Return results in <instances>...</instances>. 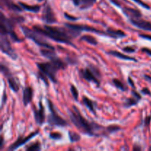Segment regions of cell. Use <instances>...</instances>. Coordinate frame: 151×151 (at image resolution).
I'll return each mask as SVG.
<instances>
[{
  "mask_svg": "<svg viewBox=\"0 0 151 151\" xmlns=\"http://www.w3.org/2000/svg\"><path fill=\"white\" fill-rule=\"evenodd\" d=\"M69 114L73 125L83 134L90 137H106L109 134L107 127H103L94 122H89L81 114L76 106H73L72 110H69Z\"/></svg>",
  "mask_w": 151,
  "mask_h": 151,
  "instance_id": "obj_1",
  "label": "cell"
},
{
  "mask_svg": "<svg viewBox=\"0 0 151 151\" xmlns=\"http://www.w3.org/2000/svg\"><path fill=\"white\" fill-rule=\"evenodd\" d=\"M34 29L39 32L40 33L44 35L45 37L51 38L53 41L62 44H69L75 48H77L72 40L73 38L78 36L81 32L74 29H69L68 27H52L49 25H44L43 27L40 26H33Z\"/></svg>",
  "mask_w": 151,
  "mask_h": 151,
  "instance_id": "obj_2",
  "label": "cell"
},
{
  "mask_svg": "<svg viewBox=\"0 0 151 151\" xmlns=\"http://www.w3.org/2000/svg\"><path fill=\"white\" fill-rule=\"evenodd\" d=\"M38 69L39 70V76L47 86L49 85L47 79H50L54 83H57L56 74L60 69H64L66 65L65 62L60 60L58 57L50 60V62L37 63Z\"/></svg>",
  "mask_w": 151,
  "mask_h": 151,
  "instance_id": "obj_3",
  "label": "cell"
},
{
  "mask_svg": "<svg viewBox=\"0 0 151 151\" xmlns=\"http://www.w3.org/2000/svg\"><path fill=\"white\" fill-rule=\"evenodd\" d=\"M24 19L22 16H13L7 19L4 13H1L0 16V32L9 35L13 42H22L23 40L18 37L14 31L15 24L24 22Z\"/></svg>",
  "mask_w": 151,
  "mask_h": 151,
  "instance_id": "obj_4",
  "label": "cell"
},
{
  "mask_svg": "<svg viewBox=\"0 0 151 151\" xmlns=\"http://www.w3.org/2000/svg\"><path fill=\"white\" fill-rule=\"evenodd\" d=\"M21 29L23 32L24 35L25 37L29 39L32 40V41L35 43L38 46L41 47L42 48H47V49H52V50H55L54 47L49 44L45 39H44V35L40 33L37 30L32 29H29V28L27 27H22Z\"/></svg>",
  "mask_w": 151,
  "mask_h": 151,
  "instance_id": "obj_5",
  "label": "cell"
},
{
  "mask_svg": "<svg viewBox=\"0 0 151 151\" xmlns=\"http://www.w3.org/2000/svg\"><path fill=\"white\" fill-rule=\"evenodd\" d=\"M80 75L88 82H93L97 86L100 85V72L96 66L89 65L86 68L80 71Z\"/></svg>",
  "mask_w": 151,
  "mask_h": 151,
  "instance_id": "obj_6",
  "label": "cell"
},
{
  "mask_svg": "<svg viewBox=\"0 0 151 151\" xmlns=\"http://www.w3.org/2000/svg\"><path fill=\"white\" fill-rule=\"evenodd\" d=\"M48 103V108L50 110V114H49L48 118H47V122L50 125L52 126H66L68 125L67 122L65 119H63L61 116H59L58 114L56 111L55 106L53 103H52L51 100H47Z\"/></svg>",
  "mask_w": 151,
  "mask_h": 151,
  "instance_id": "obj_7",
  "label": "cell"
},
{
  "mask_svg": "<svg viewBox=\"0 0 151 151\" xmlns=\"http://www.w3.org/2000/svg\"><path fill=\"white\" fill-rule=\"evenodd\" d=\"M0 46H1V51L3 53L8 55L13 60H16L18 58V55L14 51L13 48L10 44V40L7 38V35L0 32Z\"/></svg>",
  "mask_w": 151,
  "mask_h": 151,
  "instance_id": "obj_8",
  "label": "cell"
},
{
  "mask_svg": "<svg viewBox=\"0 0 151 151\" xmlns=\"http://www.w3.org/2000/svg\"><path fill=\"white\" fill-rule=\"evenodd\" d=\"M1 73L7 78V83H8V85L10 86V89L14 91V92H18L19 88H20L19 81H17V80L13 76V75L11 74L10 71L9 70L8 68L6 66H4L3 63H1Z\"/></svg>",
  "mask_w": 151,
  "mask_h": 151,
  "instance_id": "obj_9",
  "label": "cell"
},
{
  "mask_svg": "<svg viewBox=\"0 0 151 151\" xmlns=\"http://www.w3.org/2000/svg\"><path fill=\"white\" fill-rule=\"evenodd\" d=\"M65 27L69 28V29H74V30L78 31V32H81L82 31H86V32H94L96 34L102 35H108L107 32H104V31L101 30V29H96V28L93 27L88 26V25H84V24H69L66 23L65 24Z\"/></svg>",
  "mask_w": 151,
  "mask_h": 151,
  "instance_id": "obj_10",
  "label": "cell"
},
{
  "mask_svg": "<svg viewBox=\"0 0 151 151\" xmlns=\"http://www.w3.org/2000/svg\"><path fill=\"white\" fill-rule=\"evenodd\" d=\"M41 20L44 22L47 23V24H51L57 22V19L53 10L52 9L51 6L49 3H46L44 4V9H43L42 16H41Z\"/></svg>",
  "mask_w": 151,
  "mask_h": 151,
  "instance_id": "obj_11",
  "label": "cell"
},
{
  "mask_svg": "<svg viewBox=\"0 0 151 151\" xmlns=\"http://www.w3.org/2000/svg\"><path fill=\"white\" fill-rule=\"evenodd\" d=\"M39 133V131H34V132L31 133L29 135L27 136V137H19V138L17 139L16 142L14 143L11 145L9 147L8 150H17L19 147H22V145H24L26 143H27L31 139H32L33 137H35V136H37Z\"/></svg>",
  "mask_w": 151,
  "mask_h": 151,
  "instance_id": "obj_12",
  "label": "cell"
},
{
  "mask_svg": "<svg viewBox=\"0 0 151 151\" xmlns=\"http://www.w3.org/2000/svg\"><path fill=\"white\" fill-rule=\"evenodd\" d=\"M33 114L35 121L38 125H42L45 121V109L41 101L39 102V109L33 108Z\"/></svg>",
  "mask_w": 151,
  "mask_h": 151,
  "instance_id": "obj_13",
  "label": "cell"
},
{
  "mask_svg": "<svg viewBox=\"0 0 151 151\" xmlns=\"http://www.w3.org/2000/svg\"><path fill=\"white\" fill-rule=\"evenodd\" d=\"M130 22L134 26L143 29V30L150 31L151 32V22L142 19V18L139 19H130Z\"/></svg>",
  "mask_w": 151,
  "mask_h": 151,
  "instance_id": "obj_14",
  "label": "cell"
},
{
  "mask_svg": "<svg viewBox=\"0 0 151 151\" xmlns=\"http://www.w3.org/2000/svg\"><path fill=\"white\" fill-rule=\"evenodd\" d=\"M33 96V90L32 87L27 86L23 90V104L24 106H27L28 104L31 103Z\"/></svg>",
  "mask_w": 151,
  "mask_h": 151,
  "instance_id": "obj_15",
  "label": "cell"
},
{
  "mask_svg": "<svg viewBox=\"0 0 151 151\" xmlns=\"http://www.w3.org/2000/svg\"><path fill=\"white\" fill-rule=\"evenodd\" d=\"M123 13L130 19H139L142 18V13L137 9L131 8V7H124Z\"/></svg>",
  "mask_w": 151,
  "mask_h": 151,
  "instance_id": "obj_16",
  "label": "cell"
},
{
  "mask_svg": "<svg viewBox=\"0 0 151 151\" xmlns=\"http://www.w3.org/2000/svg\"><path fill=\"white\" fill-rule=\"evenodd\" d=\"M1 5H4L8 10L14 12H22V7L19 6L16 3L13 2L12 0H1Z\"/></svg>",
  "mask_w": 151,
  "mask_h": 151,
  "instance_id": "obj_17",
  "label": "cell"
},
{
  "mask_svg": "<svg viewBox=\"0 0 151 151\" xmlns=\"http://www.w3.org/2000/svg\"><path fill=\"white\" fill-rule=\"evenodd\" d=\"M108 33V36H110L114 38H119L126 37V34L125 32L120 30V29H115L113 28H108L106 30Z\"/></svg>",
  "mask_w": 151,
  "mask_h": 151,
  "instance_id": "obj_18",
  "label": "cell"
},
{
  "mask_svg": "<svg viewBox=\"0 0 151 151\" xmlns=\"http://www.w3.org/2000/svg\"><path fill=\"white\" fill-rule=\"evenodd\" d=\"M108 54L114 56V57L118 58L119 59H122V60H132V61L137 62V60L136 58L133 57H130V56L126 55L125 54H122V52H119L116 51V50H113V51H109L108 52Z\"/></svg>",
  "mask_w": 151,
  "mask_h": 151,
  "instance_id": "obj_19",
  "label": "cell"
},
{
  "mask_svg": "<svg viewBox=\"0 0 151 151\" xmlns=\"http://www.w3.org/2000/svg\"><path fill=\"white\" fill-rule=\"evenodd\" d=\"M41 52V54L44 57L47 58L49 60H52V59L58 57V55H56L55 50H52V49H47V48H42L40 50Z\"/></svg>",
  "mask_w": 151,
  "mask_h": 151,
  "instance_id": "obj_20",
  "label": "cell"
},
{
  "mask_svg": "<svg viewBox=\"0 0 151 151\" xmlns=\"http://www.w3.org/2000/svg\"><path fill=\"white\" fill-rule=\"evenodd\" d=\"M19 5L22 7L24 10H26V11L31 12V13H37L40 11L41 10V6L40 5H28V4H25L23 2H19Z\"/></svg>",
  "mask_w": 151,
  "mask_h": 151,
  "instance_id": "obj_21",
  "label": "cell"
},
{
  "mask_svg": "<svg viewBox=\"0 0 151 151\" xmlns=\"http://www.w3.org/2000/svg\"><path fill=\"white\" fill-rule=\"evenodd\" d=\"M83 104L85 105L86 107L91 113L94 114H96L95 109H94V103H93L92 100H90L88 97L84 96V97H83Z\"/></svg>",
  "mask_w": 151,
  "mask_h": 151,
  "instance_id": "obj_22",
  "label": "cell"
},
{
  "mask_svg": "<svg viewBox=\"0 0 151 151\" xmlns=\"http://www.w3.org/2000/svg\"><path fill=\"white\" fill-rule=\"evenodd\" d=\"M81 41H86V42L88 43V44H91V45H97L98 44V41H97V38L95 37L92 36L91 35H84L81 38Z\"/></svg>",
  "mask_w": 151,
  "mask_h": 151,
  "instance_id": "obj_23",
  "label": "cell"
},
{
  "mask_svg": "<svg viewBox=\"0 0 151 151\" xmlns=\"http://www.w3.org/2000/svg\"><path fill=\"white\" fill-rule=\"evenodd\" d=\"M139 100L138 99L136 98L135 97L133 96V97L127 98L126 100H125V103H124L123 104V106L125 108H126V109H128V108H131L132 107V106H136V105L139 103Z\"/></svg>",
  "mask_w": 151,
  "mask_h": 151,
  "instance_id": "obj_24",
  "label": "cell"
},
{
  "mask_svg": "<svg viewBox=\"0 0 151 151\" xmlns=\"http://www.w3.org/2000/svg\"><path fill=\"white\" fill-rule=\"evenodd\" d=\"M113 83L118 89L121 90L122 91H125L128 90V88H127L126 86L121 81H119V79H116V78H114L113 79Z\"/></svg>",
  "mask_w": 151,
  "mask_h": 151,
  "instance_id": "obj_25",
  "label": "cell"
},
{
  "mask_svg": "<svg viewBox=\"0 0 151 151\" xmlns=\"http://www.w3.org/2000/svg\"><path fill=\"white\" fill-rule=\"evenodd\" d=\"M97 0H81V10H85V9L89 8L91 6H93V4L96 2Z\"/></svg>",
  "mask_w": 151,
  "mask_h": 151,
  "instance_id": "obj_26",
  "label": "cell"
},
{
  "mask_svg": "<svg viewBox=\"0 0 151 151\" xmlns=\"http://www.w3.org/2000/svg\"><path fill=\"white\" fill-rule=\"evenodd\" d=\"M40 150H41V145L38 142H35L26 147V150L27 151H38Z\"/></svg>",
  "mask_w": 151,
  "mask_h": 151,
  "instance_id": "obj_27",
  "label": "cell"
},
{
  "mask_svg": "<svg viewBox=\"0 0 151 151\" xmlns=\"http://www.w3.org/2000/svg\"><path fill=\"white\" fill-rule=\"evenodd\" d=\"M69 137L70 139L71 142H78L81 139V136L78 134H76L72 131H69Z\"/></svg>",
  "mask_w": 151,
  "mask_h": 151,
  "instance_id": "obj_28",
  "label": "cell"
},
{
  "mask_svg": "<svg viewBox=\"0 0 151 151\" xmlns=\"http://www.w3.org/2000/svg\"><path fill=\"white\" fill-rule=\"evenodd\" d=\"M70 91H71V93H72V96H73L74 99H75L76 101H78V97H79V93H78V90L77 89L76 87H75L74 85H71Z\"/></svg>",
  "mask_w": 151,
  "mask_h": 151,
  "instance_id": "obj_29",
  "label": "cell"
},
{
  "mask_svg": "<svg viewBox=\"0 0 151 151\" xmlns=\"http://www.w3.org/2000/svg\"><path fill=\"white\" fill-rule=\"evenodd\" d=\"M50 138L55 140H60L62 139V134L60 133L53 132L50 134Z\"/></svg>",
  "mask_w": 151,
  "mask_h": 151,
  "instance_id": "obj_30",
  "label": "cell"
},
{
  "mask_svg": "<svg viewBox=\"0 0 151 151\" xmlns=\"http://www.w3.org/2000/svg\"><path fill=\"white\" fill-rule=\"evenodd\" d=\"M107 129L109 134H113V133L120 130V127L117 126V125H110V126L107 127Z\"/></svg>",
  "mask_w": 151,
  "mask_h": 151,
  "instance_id": "obj_31",
  "label": "cell"
},
{
  "mask_svg": "<svg viewBox=\"0 0 151 151\" xmlns=\"http://www.w3.org/2000/svg\"><path fill=\"white\" fill-rule=\"evenodd\" d=\"M133 1H135V2L137 3V4H139L140 6H142V7H144V8L147 9V10H150V6H149L147 4H146L145 2H144V1H142V0H133Z\"/></svg>",
  "mask_w": 151,
  "mask_h": 151,
  "instance_id": "obj_32",
  "label": "cell"
},
{
  "mask_svg": "<svg viewBox=\"0 0 151 151\" xmlns=\"http://www.w3.org/2000/svg\"><path fill=\"white\" fill-rule=\"evenodd\" d=\"M64 16L68 21H70V22H73V21H77L78 20V18L75 17V16H72V15L68 14L67 13H64Z\"/></svg>",
  "mask_w": 151,
  "mask_h": 151,
  "instance_id": "obj_33",
  "label": "cell"
},
{
  "mask_svg": "<svg viewBox=\"0 0 151 151\" xmlns=\"http://www.w3.org/2000/svg\"><path fill=\"white\" fill-rule=\"evenodd\" d=\"M122 51L128 53H134L135 52L136 50L135 48H134V47H124V48H122Z\"/></svg>",
  "mask_w": 151,
  "mask_h": 151,
  "instance_id": "obj_34",
  "label": "cell"
},
{
  "mask_svg": "<svg viewBox=\"0 0 151 151\" xmlns=\"http://www.w3.org/2000/svg\"><path fill=\"white\" fill-rule=\"evenodd\" d=\"M131 94H132V95L134 96V97H135L136 98L138 99L139 100H140L142 99L141 95H140V94H139V93L137 92V91H134V90H132V91H131Z\"/></svg>",
  "mask_w": 151,
  "mask_h": 151,
  "instance_id": "obj_35",
  "label": "cell"
},
{
  "mask_svg": "<svg viewBox=\"0 0 151 151\" xmlns=\"http://www.w3.org/2000/svg\"><path fill=\"white\" fill-rule=\"evenodd\" d=\"M139 37L140 38H143V39L151 41V35H147V34H140Z\"/></svg>",
  "mask_w": 151,
  "mask_h": 151,
  "instance_id": "obj_36",
  "label": "cell"
},
{
  "mask_svg": "<svg viewBox=\"0 0 151 151\" xmlns=\"http://www.w3.org/2000/svg\"><path fill=\"white\" fill-rule=\"evenodd\" d=\"M141 92L143 94H145V95H149V96H151V92L150 90L148 89L147 88H144L142 89Z\"/></svg>",
  "mask_w": 151,
  "mask_h": 151,
  "instance_id": "obj_37",
  "label": "cell"
},
{
  "mask_svg": "<svg viewBox=\"0 0 151 151\" xmlns=\"http://www.w3.org/2000/svg\"><path fill=\"white\" fill-rule=\"evenodd\" d=\"M142 52H143L146 53V54H147V55L150 56V57H151V50H150V49L145 48H145L142 49Z\"/></svg>",
  "mask_w": 151,
  "mask_h": 151,
  "instance_id": "obj_38",
  "label": "cell"
},
{
  "mask_svg": "<svg viewBox=\"0 0 151 151\" xmlns=\"http://www.w3.org/2000/svg\"><path fill=\"white\" fill-rule=\"evenodd\" d=\"M150 120H151V116H147V117L145 118V125L146 126H148L150 123Z\"/></svg>",
  "mask_w": 151,
  "mask_h": 151,
  "instance_id": "obj_39",
  "label": "cell"
},
{
  "mask_svg": "<svg viewBox=\"0 0 151 151\" xmlns=\"http://www.w3.org/2000/svg\"><path fill=\"white\" fill-rule=\"evenodd\" d=\"M128 83H129V84H130V85H131V86L133 87V88H135V86H134V82H133V81H132V79H131V78L128 77Z\"/></svg>",
  "mask_w": 151,
  "mask_h": 151,
  "instance_id": "obj_40",
  "label": "cell"
},
{
  "mask_svg": "<svg viewBox=\"0 0 151 151\" xmlns=\"http://www.w3.org/2000/svg\"><path fill=\"white\" fill-rule=\"evenodd\" d=\"M111 1L112 3H113L114 4H115L116 6H117V7H121L120 4H119V1H117L116 0H111Z\"/></svg>",
  "mask_w": 151,
  "mask_h": 151,
  "instance_id": "obj_41",
  "label": "cell"
},
{
  "mask_svg": "<svg viewBox=\"0 0 151 151\" xmlns=\"http://www.w3.org/2000/svg\"><path fill=\"white\" fill-rule=\"evenodd\" d=\"M72 1L75 6H79L81 4V0H72Z\"/></svg>",
  "mask_w": 151,
  "mask_h": 151,
  "instance_id": "obj_42",
  "label": "cell"
},
{
  "mask_svg": "<svg viewBox=\"0 0 151 151\" xmlns=\"http://www.w3.org/2000/svg\"><path fill=\"white\" fill-rule=\"evenodd\" d=\"M4 138H3V137H1V143H0V148H2L3 146H4Z\"/></svg>",
  "mask_w": 151,
  "mask_h": 151,
  "instance_id": "obj_43",
  "label": "cell"
},
{
  "mask_svg": "<svg viewBox=\"0 0 151 151\" xmlns=\"http://www.w3.org/2000/svg\"><path fill=\"white\" fill-rule=\"evenodd\" d=\"M144 78H145V80L147 81H148V82L151 83V77L149 76V75H144Z\"/></svg>",
  "mask_w": 151,
  "mask_h": 151,
  "instance_id": "obj_44",
  "label": "cell"
},
{
  "mask_svg": "<svg viewBox=\"0 0 151 151\" xmlns=\"http://www.w3.org/2000/svg\"><path fill=\"white\" fill-rule=\"evenodd\" d=\"M5 95H6V94L5 93H4V95H3V97H2V102H1V105H4V100H7V96H6L5 97Z\"/></svg>",
  "mask_w": 151,
  "mask_h": 151,
  "instance_id": "obj_45",
  "label": "cell"
},
{
  "mask_svg": "<svg viewBox=\"0 0 151 151\" xmlns=\"http://www.w3.org/2000/svg\"><path fill=\"white\" fill-rule=\"evenodd\" d=\"M142 148L139 147H137V145L134 146V150H141Z\"/></svg>",
  "mask_w": 151,
  "mask_h": 151,
  "instance_id": "obj_46",
  "label": "cell"
},
{
  "mask_svg": "<svg viewBox=\"0 0 151 151\" xmlns=\"http://www.w3.org/2000/svg\"><path fill=\"white\" fill-rule=\"evenodd\" d=\"M37 1H44V0H37Z\"/></svg>",
  "mask_w": 151,
  "mask_h": 151,
  "instance_id": "obj_47",
  "label": "cell"
}]
</instances>
